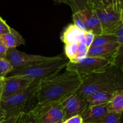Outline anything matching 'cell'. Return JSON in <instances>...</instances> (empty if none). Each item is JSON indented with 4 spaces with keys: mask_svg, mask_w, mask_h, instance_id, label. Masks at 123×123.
Here are the masks:
<instances>
[{
    "mask_svg": "<svg viewBox=\"0 0 123 123\" xmlns=\"http://www.w3.org/2000/svg\"><path fill=\"white\" fill-rule=\"evenodd\" d=\"M83 78L75 72H64L40 80L36 95L37 103L28 112L36 120L55 106L75 93L80 87Z\"/></svg>",
    "mask_w": 123,
    "mask_h": 123,
    "instance_id": "cell-1",
    "label": "cell"
},
{
    "mask_svg": "<svg viewBox=\"0 0 123 123\" xmlns=\"http://www.w3.org/2000/svg\"><path fill=\"white\" fill-rule=\"evenodd\" d=\"M118 90H123V71L112 66L106 70L83 78L76 92L85 98L97 91L114 92Z\"/></svg>",
    "mask_w": 123,
    "mask_h": 123,
    "instance_id": "cell-2",
    "label": "cell"
},
{
    "mask_svg": "<svg viewBox=\"0 0 123 123\" xmlns=\"http://www.w3.org/2000/svg\"><path fill=\"white\" fill-rule=\"evenodd\" d=\"M68 61V59L61 54L56 56L54 60L36 66L27 68H13L9 73V76H24L36 81H40L59 74L66 68Z\"/></svg>",
    "mask_w": 123,
    "mask_h": 123,
    "instance_id": "cell-3",
    "label": "cell"
},
{
    "mask_svg": "<svg viewBox=\"0 0 123 123\" xmlns=\"http://www.w3.org/2000/svg\"><path fill=\"white\" fill-rule=\"evenodd\" d=\"M38 82H34L22 92L1 101L0 109L6 112V118L25 112L28 102L36 95Z\"/></svg>",
    "mask_w": 123,
    "mask_h": 123,
    "instance_id": "cell-4",
    "label": "cell"
},
{
    "mask_svg": "<svg viewBox=\"0 0 123 123\" xmlns=\"http://www.w3.org/2000/svg\"><path fill=\"white\" fill-rule=\"evenodd\" d=\"M114 66L112 62L106 59L86 56L76 62L68 61L66 70L75 72L79 76H85L106 70Z\"/></svg>",
    "mask_w": 123,
    "mask_h": 123,
    "instance_id": "cell-5",
    "label": "cell"
},
{
    "mask_svg": "<svg viewBox=\"0 0 123 123\" xmlns=\"http://www.w3.org/2000/svg\"><path fill=\"white\" fill-rule=\"evenodd\" d=\"M99 20L103 34H112L114 31L123 24V12H117L111 5L103 4L92 8Z\"/></svg>",
    "mask_w": 123,
    "mask_h": 123,
    "instance_id": "cell-6",
    "label": "cell"
},
{
    "mask_svg": "<svg viewBox=\"0 0 123 123\" xmlns=\"http://www.w3.org/2000/svg\"><path fill=\"white\" fill-rule=\"evenodd\" d=\"M56 56H44L38 55H30L16 49H8L6 58L13 68H27L52 60Z\"/></svg>",
    "mask_w": 123,
    "mask_h": 123,
    "instance_id": "cell-7",
    "label": "cell"
},
{
    "mask_svg": "<svg viewBox=\"0 0 123 123\" xmlns=\"http://www.w3.org/2000/svg\"><path fill=\"white\" fill-rule=\"evenodd\" d=\"M36 82L30 78L19 76H8L4 78L2 100L17 94Z\"/></svg>",
    "mask_w": 123,
    "mask_h": 123,
    "instance_id": "cell-8",
    "label": "cell"
},
{
    "mask_svg": "<svg viewBox=\"0 0 123 123\" xmlns=\"http://www.w3.org/2000/svg\"><path fill=\"white\" fill-rule=\"evenodd\" d=\"M123 44L118 42L98 46H91L88 49L86 56L106 59L115 66V60L120 52L123 51Z\"/></svg>",
    "mask_w": 123,
    "mask_h": 123,
    "instance_id": "cell-9",
    "label": "cell"
},
{
    "mask_svg": "<svg viewBox=\"0 0 123 123\" xmlns=\"http://www.w3.org/2000/svg\"><path fill=\"white\" fill-rule=\"evenodd\" d=\"M62 105L64 111V120L80 115L87 106L85 98L77 92L65 100Z\"/></svg>",
    "mask_w": 123,
    "mask_h": 123,
    "instance_id": "cell-10",
    "label": "cell"
},
{
    "mask_svg": "<svg viewBox=\"0 0 123 123\" xmlns=\"http://www.w3.org/2000/svg\"><path fill=\"white\" fill-rule=\"evenodd\" d=\"M108 112V103L102 105L87 106L80 116L83 123H102Z\"/></svg>",
    "mask_w": 123,
    "mask_h": 123,
    "instance_id": "cell-11",
    "label": "cell"
},
{
    "mask_svg": "<svg viewBox=\"0 0 123 123\" xmlns=\"http://www.w3.org/2000/svg\"><path fill=\"white\" fill-rule=\"evenodd\" d=\"M79 12L84 20L86 31H90L94 36L103 34L99 20L97 19L92 7L85 8Z\"/></svg>",
    "mask_w": 123,
    "mask_h": 123,
    "instance_id": "cell-12",
    "label": "cell"
},
{
    "mask_svg": "<svg viewBox=\"0 0 123 123\" xmlns=\"http://www.w3.org/2000/svg\"><path fill=\"white\" fill-rule=\"evenodd\" d=\"M84 33V31L78 28L73 24H70L64 30L61 40L65 44L73 42H80L85 44Z\"/></svg>",
    "mask_w": 123,
    "mask_h": 123,
    "instance_id": "cell-13",
    "label": "cell"
},
{
    "mask_svg": "<svg viewBox=\"0 0 123 123\" xmlns=\"http://www.w3.org/2000/svg\"><path fill=\"white\" fill-rule=\"evenodd\" d=\"M64 120V111L62 104L55 106L37 120V123H56Z\"/></svg>",
    "mask_w": 123,
    "mask_h": 123,
    "instance_id": "cell-14",
    "label": "cell"
},
{
    "mask_svg": "<svg viewBox=\"0 0 123 123\" xmlns=\"http://www.w3.org/2000/svg\"><path fill=\"white\" fill-rule=\"evenodd\" d=\"M0 43L7 49L16 48L22 44H25V41L22 36L13 28L6 34L0 36Z\"/></svg>",
    "mask_w": 123,
    "mask_h": 123,
    "instance_id": "cell-15",
    "label": "cell"
},
{
    "mask_svg": "<svg viewBox=\"0 0 123 123\" xmlns=\"http://www.w3.org/2000/svg\"><path fill=\"white\" fill-rule=\"evenodd\" d=\"M114 92L108 91H97L85 97L87 106L102 105L109 103Z\"/></svg>",
    "mask_w": 123,
    "mask_h": 123,
    "instance_id": "cell-16",
    "label": "cell"
},
{
    "mask_svg": "<svg viewBox=\"0 0 123 123\" xmlns=\"http://www.w3.org/2000/svg\"><path fill=\"white\" fill-rule=\"evenodd\" d=\"M109 112L122 114L123 111V90H118L114 92L108 103Z\"/></svg>",
    "mask_w": 123,
    "mask_h": 123,
    "instance_id": "cell-17",
    "label": "cell"
},
{
    "mask_svg": "<svg viewBox=\"0 0 123 123\" xmlns=\"http://www.w3.org/2000/svg\"><path fill=\"white\" fill-rule=\"evenodd\" d=\"M115 42H118L117 38L114 35L102 34L94 36L91 47L105 45V44L115 43Z\"/></svg>",
    "mask_w": 123,
    "mask_h": 123,
    "instance_id": "cell-18",
    "label": "cell"
},
{
    "mask_svg": "<svg viewBox=\"0 0 123 123\" xmlns=\"http://www.w3.org/2000/svg\"><path fill=\"white\" fill-rule=\"evenodd\" d=\"M78 42H73L65 44V56L70 61H73L75 60L78 50Z\"/></svg>",
    "mask_w": 123,
    "mask_h": 123,
    "instance_id": "cell-19",
    "label": "cell"
},
{
    "mask_svg": "<svg viewBox=\"0 0 123 123\" xmlns=\"http://www.w3.org/2000/svg\"><path fill=\"white\" fill-rule=\"evenodd\" d=\"M13 70V67L8 60L5 58H0V78H4Z\"/></svg>",
    "mask_w": 123,
    "mask_h": 123,
    "instance_id": "cell-20",
    "label": "cell"
},
{
    "mask_svg": "<svg viewBox=\"0 0 123 123\" xmlns=\"http://www.w3.org/2000/svg\"><path fill=\"white\" fill-rule=\"evenodd\" d=\"M73 3V13L80 12L85 8L91 7V0H72Z\"/></svg>",
    "mask_w": 123,
    "mask_h": 123,
    "instance_id": "cell-21",
    "label": "cell"
},
{
    "mask_svg": "<svg viewBox=\"0 0 123 123\" xmlns=\"http://www.w3.org/2000/svg\"><path fill=\"white\" fill-rule=\"evenodd\" d=\"M122 114L108 112L103 118L102 123H121Z\"/></svg>",
    "mask_w": 123,
    "mask_h": 123,
    "instance_id": "cell-22",
    "label": "cell"
},
{
    "mask_svg": "<svg viewBox=\"0 0 123 123\" xmlns=\"http://www.w3.org/2000/svg\"><path fill=\"white\" fill-rule=\"evenodd\" d=\"M73 24L76 27L81 30L83 31H86V26H85V22L83 19L82 16L80 12H76V13H73Z\"/></svg>",
    "mask_w": 123,
    "mask_h": 123,
    "instance_id": "cell-23",
    "label": "cell"
},
{
    "mask_svg": "<svg viewBox=\"0 0 123 123\" xmlns=\"http://www.w3.org/2000/svg\"><path fill=\"white\" fill-rule=\"evenodd\" d=\"M88 50V48L86 46L84 43L78 42V50H77V55L76 56L74 61L72 62H76L86 57L87 52Z\"/></svg>",
    "mask_w": 123,
    "mask_h": 123,
    "instance_id": "cell-24",
    "label": "cell"
},
{
    "mask_svg": "<svg viewBox=\"0 0 123 123\" xmlns=\"http://www.w3.org/2000/svg\"><path fill=\"white\" fill-rule=\"evenodd\" d=\"M12 28L6 23V22L0 17V36L6 34L11 31Z\"/></svg>",
    "mask_w": 123,
    "mask_h": 123,
    "instance_id": "cell-25",
    "label": "cell"
},
{
    "mask_svg": "<svg viewBox=\"0 0 123 123\" xmlns=\"http://www.w3.org/2000/svg\"><path fill=\"white\" fill-rule=\"evenodd\" d=\"M20 123H37V121L28 112H25L22 115Z\"/></svg>",
    "mask_w": 123,
    "mask_h": 123,
    "instance_id": "cell-26",
    "label": "cell"
},
{
    "mask_svg": "<svg viewBox=\"0 0 123 123\" xmlns=\"http://www.w3.org/2000/svg\"><path fill=\"white\" fill-rule=\"evenodd\" d=\"M23 113L19 114V115L5 118L4 120L0 121V123H20V119H21V117Z\"/></svg>",
    "mask_w": 123,
    "mask_h": 123,
    "instance_id": "cell-27",
    "label": "cell"
},
{
    "mask_svg": "<svg viewBox=\"0 0 123 123\" xmlns=\"http://www.w3.org/2000/svg\"><path fill=\"white\" fill-rule=\"evenodd\" d=\"M84 39H85V44L88 48L91 47L92 42L93 41L94 35L90 31H84Z\"/></svg>",
    "mask_w": 123,
    "mask_h": 123,
    "instance_id": "cell-28",
    "label": "cell"
},
{
    "mask_svg": "<svg viewBox=\"0 0 123 123\" xmlns=\"http://www.w3.org/2000/svg\"><path fill=\"white\" fill-rule=\"evenodd\" d=\"M117 38L118 42L120 44H123V24L118 26L112 34Z\"/></svg>",
    "mask_w": 123,
    "mask_h": 123,
    "instance_id": "cell-29",
    "label": "cell"
},
{
    "mask_svg": "<svg viewBox=\"0 0 123 123\" xmlns=\"http://www.w3.org/2000/svg\"><path fill=\"white\" fill-rule=\"evenodd\" d=\"M61 123H83V121L80 115H75L66 119Z\"/></svg>",
    "mask_w": 123,
    "mask_h": 123,
    "instance_id": "cell-30",
    "label": "cell"
},
{
    "mask_svg": "<svg viewBox=\"0 0 123 123\" xmlns=\"http://www.w3.org/2000/svg\"><path fill=\"white\" fill-rule=\"evenodd\" d=\"M54 1L55 4H67L68 6H69L70 7L72 8V10H73V1L72 0H53Z\"/></svg>",
    "mask_w": 123,
    "mask_h": 123,
    "instance_id": "cell-31",
    "label": "cell"
},
{
    "mask_svg": "<svg viewBox=\"0 0 123 123\" xmlns=\"http://www.w3.org/2000/svg\"><path fill=\"white\" fill-rule=\"evenodd\" d=\"M8 49L3 44L0 43V58H5Z\"/></svg>",
    "mask_w": 123,
    "mask_h": 123,
    "instance_id": "cell-32",
    "label": "cell"
},
{
    "mask_svg": "<svg viewBox=\"0 0 123 123\" xmlns=\"http://www.w3.org/2000/svg\"><path fill=\"white\" fill-rule=\"evenodd\" d=\"M91 7H97V6H102V5L105 4V0H91Z\"/></svg>",
    "mask_w": 123,
    "mask_h": 123,
    "instance_id": "cell-33",
    "label": "cell"
},
{
    "mask_svg": "<svg viewBox=\"0 0 123 123\" xmlns=\"http://www.w3.org/2000/svg\"><path fill=\"white\" fill-rule=\"evenodd\" d=\"M3 80L4 78H0V102L2 99V89H3Z\"/></svg>",
    "mask_w": 123,
    "mask_h": 123,
    "instance_id": "cell-34",
    "label": "cell"
},
{
    "mask_svg": "<svg viewBox=\"0 0 123 123\" xmlns=\"http://www.w3.org/2000/svg\"><path fill=\"white\" fill-rule=\"evenodd\" d=\"M6 117V113L4 111L0 109V120H2L4 119Z\"/></svg>",
    "mask_w": 123,
    "mask_h": 123,
    "instance_id": "cell-35",
    "label": "cell"
},
{
    "mask_svg": "<svg viewBox=\"0 0 123 123\" xmlns=\"http://www.w3.org/2000/svg\"><path fill=\"white\" fill-rule=\"evenodd\" d=\"M62 122H59V123H61Z\"/></svg>",
    "mask_w": 123,
    "mask_h": 123,
    "instance_id": "cell-36",
    "label": "cell"
},
{
    "mask_svg": "<svg viewBox=\"0 0 123 123\" xmlns=\"http://www.w3.org/2000/svg\"><path fill=\"white\" fill-rule=\"evenodd\" d=\"M3 120H4V119H3ZM2 120H0V121H2Z\"/></svg>",
    "mask_w": 123,
    "mask_h": 123,
    "instance_id": "cell-37",
    "label": "cell"
},
{
    "mask_svg": "<svg viewBox=\"0 0 123 123\" xmlns=\"http://www.w3.org/2000/svg\"><path fill=\"white\" fill-rule=\"evenodd\" d=\"M0 17H1V16H0Z\"/></svg>",
    "mask_w": 123,
    "mask_h": 123,
    "instance_id": "cell-38",
    "label": "cell"
}]
</instances>
